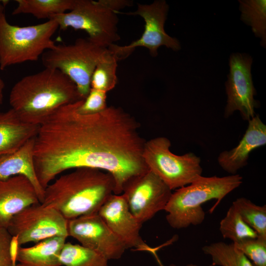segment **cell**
I'll list each match as a JSON object with an SVG mask.
<instances>
[{
	"label": "cell",
	"instance_id": "6da1fadb",
	"mask_svg": "<svg viewBox=\"0 0 266 266\" xmlns=\"http://www.w3.org/2000/svg\"><path fill=\"white\" fill-rule=\"evenodd\" d=\"M81 100L61 107L40 125L33 148L37 178L45 189L68 169L96 168L112 176L114 194L120 195L129 180L149 169L142 158L146 140L139 124L114 106L81 114L77 110Z\"/></svg>",
	"mask_w": 266,
	"mask_h": 266
},
{
	"label": "cell",
	"instance_id": "7a4b0ae2",
	"mask_svg": "<svg viewBox=\"0 0 266 266\" xmlns=\"http://www.w3.org/2000/svg\"><path fill=\"white\" fill-rule=\"evenodd\" d=\"M82 100L75 84L56 69L23 77L12 88L9 102L23 121L40 125L61 107Z\"/></svg>",
	"mask_w": 266,
	"mask_h": 266
},
{
	"label": "cell",
	"instance_id": "3957f363",
	"mask_svg": "<svg viewBox=\"0 0 266 266\" xmlns=\"http://www.w3.org/2000/svg\"><path fill=\"white\" fill-rule=\"evenodd\" d=\"M115 183L108 172L98 169H74L44 189L43 205L53 207L67 220L98 212L114 193Z\"/></svg>",
	"mask_w": 266,
	"mask_h": 266
},
{
	"label": "cell",
	"instance_id": "277c9868",
	"mask_svg": "<svg viewBox=\"0 0 266 266\" xmlns=\"http://www.w3.org/2000/svg\"><path fill=\"white\" fill-rule=\"evenodd\" d=\"M242 177L239 174L218 177L200 176L188 185L175 190L164 210L169 225L175 229L201 224L205 213L202 205L212 200H216L213 212L222 200L239 187Z\"/></svg>",
	"mask_w": 266,
	"mask_h": 266
},
{
	"label": "cell",
	"instance_id": "5b68a950",
	"mask_svg": "<svg viewBox=\"0 0 266 266\" xmlns=\"http://www.w3.org/2000/svg\"><path fill=\"white\" fill-rule=\"evenodd\" d=\"M130 0H76L69 12L52 16L62 30L68 28L85 31L96 45L108 48L120 39L117 12L131 6Z\"/></svg>",
	"mask_w": 266,
	"mask_h": 266
},
{
	"label": "cell",
	"instance_id": "8992f818",
	"mask_svg": "<svg viewBox=\"0 0 266 266\" xmlns=\"http://www.w3.org/2000/svg\"><path fill=\"white\" fill-rule=\"evenodd\" d=\"M59 28L54 20L20 27L9 24L5 13L0 17V69L28 61H36L55 45L52 37Z\"/></svg>",
	"mask_w": 266,
	"mask_h": 266
},
{
	"label": "cell",
	"instance_id": "52a82bcc",
	"mask_svg": "<svg viewBox=\"0 0 266 266\" xmlns=\"http://www.w3.org/2000/svg\"><path fill=\"white\" fill-rule=\"evenodd\" d=\"M107 50L88 38H79L71 44H56L41 59L45 68L58 69L69 78L84 100L91 90L93 73Z\"/></svg>",
	"mask_w": 266,
	"mask_h": 266
},
{
	"label": "cell",
	"instance_id": "ba28073f",
	"mask_svg": "<svg viewBox=\"0 0 266 266\" xmlns=\"http://www.w3.org/2000/svg\"><path fill=\"white\" fill-rule=\"evenodd\" d=\"M171 142L165 136L145 141L143 160L152 172L171 190L189 185L202 176L201 160L192 152L178 155L170 151Z\"/></svg>",
	"mask_w": 266,
	"mask_h": 266
},
{
	"label": "cell",
	"instance_id": "9c48e42d",
	"mask_svg": "<svg viewBox=\"0 0 266 266\" xmlns=\"http://www.w3.org/2000/svg\"><path fill=\"white\" fill-rule=\"evenodd\" d=\"M67 222L56 209L39 203L29 206L14 215L7 229L17 245L21 246L54 236L67 237Z\"/></svg>",
	"mask_w": 266,
	"mask_h": 266
},
{
	"label": "cell",
	"instance_id": "30bf717a",
	"mask_svg": "<svg viewBox=\"0 0 266 266\" xmlns=\"http://www.w3.org/2000/svg\"><path fill=\"white\" fill-rule=\"evenodd\" d=\"M169 6L164 0H157L149 4L138 3L134 12H121L129 15H138L145 22L144 32L141 37L130 44L119 46L116 44L110 46L108 49L113 53L118 60L126 58L136 47L147 48L152 57L158 55V49L165 46L174 51L180 49L179 41L168 35L164 29Z\"/></svg>",
	"mask_w": 266,
	"mask_h": 266
},
{
	"label": "cell",
	"instance_id": "8fae6325",
	"mask_svg": "<svg viewBox=\"0 0 266 266\" xmlns=\"http://www.w3.org/2000/svg\"><path fill=\"white\" fill-rule=\"evenodd\" d=\"M172 190L149 169L129 180L122 195L129 209L141 224L164 210Z\"/></svg>",
	"mask_w": 266,
	"mask_h": 266
},
{
	"label": "cell",
	"instance_id": "7c38bea8",
	"mask_svg": "<svg viewBox=\"0 0 266 266\" xmlns=\"http://www.w3.org/2000/svg\"><path fill=\"white\" fill-rule=\"evenodd\" d=\"M252 58L246 54L233 53L229 59L230 72L225 83L227 95L224 117L228 118L238 111L244 120L249 121L255 115L260 102L254 97L256 91L251 73Z\"/></svg>",
	"mask_w": 266,
	"mask_h": 266
},
{
	"label": "cell",
	"instance_id": "4fadbf2b",
	"mask_svg": "<svg viewBox=\"0 0 266 266\" xmlns=\"http://www.w3.org/2000/svg\"><path fill=\"white\" fill-rule=\"evenodd\" d=\"M68 236L81 245L95 251L108 260L120 258L127 248L98 213L68 220Z\"/></svg>",
	"mask_w": 266,
	"mask_h": 266
},
{
	"label": "cell",
	"instance_id": "5bb4252c",
	"mask_svg": "<svg viewBox=\"0 0 266 266\" xmlns=\"http://www.w3.org/2000/svg\"><path fill=\"white\" fill-rule=\"evenodd\" d=\"M98 213L127 249L148 251L150 247L143 241L139 233L142 224L131 213L123 195H111Z\"/></svg>",
	"mask_w": 266,
	"mask_h": 266
},
{
	"label": "cell",
	"instance_id": "9a60e30c",
	"mask_svg": "<svg viewBox=\"0 0 266 266\" xmlns=\"http://www.w3.org/2000/svg\"><path fill=\"white\" fill-rule=\"evenodd\" d=\"M39 203L36 191L27 177L18 175L0 179V227L7 229L14 215Z\"/></svg>",
	"mask_w": 266,
	"mask_h": 266
},
{
	"label": "cell",
	"instance_id": "2e32d148",
	"mask_svg": "<svg viewBox=\"0 0 266 266\" xmlns=\"http://www.w3.org/2000/svg\"><path fill=\"white\" fill-rule=\"evenodd\" d=\"M266 144V125L256 114L248 121L247 128L238 145L230 150L221 152L217 162L223 170L231 174H236L247 165L250 154Z\"/></svg>",
	"mask_w": 266,
	"mask_h": 266
},
{
	"label": "cell",
	"instance_id": "e0dca14e",
	"mask_svg": "<svg viewBox=\"0 0 266 266\" xmlns=\"http://www.w3.org/2000/svg\"><path fill=\"white\" fill-rule=\"evenodd\" d=\"M39 127L21 120L11 108L0 112V156L18 150L36 136Z\"/></svg>",
	"mask_w": 266,
	"mask_h": 266
},
{
	"label": "cell",
	"instance_id": "ac0fdd59",
	"mask_svg": "<svg viewBox=\"0 0 266 266\" xmlns=\"http://www.w3.org/2000/svg\"><path fill=\"white\" fill-rule=\"evenodd\" d=\"M34 138L29 140L17 151L0 156V179L18 175L27 177L34 187L41 203L44 189L38 182L34 166Z\"/></svg>",
	"mask_w": 266,
	"mask_h": 266
},
{
	"label": "cell",
	"instance_id": "d6986e66",
	"mask_svg": "<svg viewBox=\"0 0 266 266\" xmlns=\"http://www.w3.org/2000/svg\"><path fill=\"white\" fill-rule=\"evenodd\" d=\"M66 238L54 236L32 246H18L15 255L16 266H62L60 255Z\"/></svg>",
	"mask_w": 266,
	"mask_h": 266
},
{
	"label": "cell",
	"instance_id": "ffe728a7",
	"mask_svg": "<svg viewBox=\"0 0 266 266\" xmlns=\"http://www.w3.org/2000/svg\"><path fill=\"white\" fill-rule=\"evenodd\" d=\"M13 15L32 14L39 19H48L73 9L76 0H16Z\"/></svg>",
	"mask_w": 266,
	"mask_h": 266
},
{
	"label": "cell",
	"instance_id": "44dd1931",
	"mask_svg": "<svg viewBox=\"0 0 266 266\" xmlns=\"http://www.w3.org/2000/svg\"><path fill=\"white\" fill-rule=\"evenodd\" d=\"M60 260L64 266H108V260L101 254L70 242L64 244Z\"/></svg>",
	"mask_w": 266,
	"mask_h": 266
},
{
	"label": "cell",
	"instance_id": "7402d4cb",
	"mask_svg": "<svg viewBox=\"0 0 266 266\" xmlns=\"http://www.w3.org/2000/svg\"><path fill=\"white\" fill-rule=\"evenodd\" d=\"M240 19L252 28L256 37L261 39V44L266 43V0H239Z\"/></svg>",
	"mask_w": 266,
	"mask_h": 266
},
{
	"label": "cell",
	"instance_id": "603a6c76",
	"mask_svg": "<svg viewBox=\"0 0 266 266\" xmlns=\"http://www.w3.org/2000/svg\"><path fill=\"white\" fill-rule=\"evenodd\" d=\"M202 250L204 254L210 256L213 266H254L233 243L213 242L202 247Z\"/></svg>",
	"mask_w": 266,
	"mask_h": 266
},
{
	"label": "cell",
	"instance_id": "cb8c5ba5",
	"mask_svg": "<svg viewBox=\"0 0 266 266\" xmlns=\"http://www.w3.org/2000/svg\"><path fill=\"white\" fill-rule=\"evenodd\" d=\"M118 61L116 55L107 48L93 73L91 88L106 93L113 89L118 81L116 72Z\"/></svg>",
	"mask_w": 266,
	"mask_h": 266
},
{
	"label": "cell",
	"instance_id": "d4e9b609",
	"mask_svg": "<svg viewBox=\"0 0 266 266\" xmlns=\"http://www.w3.org/2000/svg\"><path fill=\"white\" fill-rule=\"evenodd\" d=\"M219 230L224 238L236 243L247 238L257 237V233L241 218L232 204L225 216L221 220Z\"/></svg>",
	"mask_w": 266,
	"mask_h": 266
},
{
	"label": "cell",
	"instance_id": "484cf974",
	"mask_svg": "<svg viewBox=\"0 0 266 266\" xmlns=\"http://www.w3.org/2000/svg\"><path fill=\"white\" fill-rule=\"evenodd\" d=\"M232 205L242 220L258 234L266 237V205H258L250 200L241 197Z\"/></svg>",
	"mask_w": 266,
	"mask_h": 266
},
{
	"label": "cell",
	"instance_id": "4316f807",
	"mask_svg": "<svg viewBox=\"0 0 266 266\" xmlns=\"http://www.w3.org/2000/svg\"><path fill=\"white\" fill-rule=\"evenodd\" d=\"M233 243L254 266H266V237L258 236Z\"/></svg>",
	"mask_w": 266,
	"mask_h": 266
},
{
	"label": "cell",
	"instance_id": "83f0119b",
	"mask_svg": "<svg viewBox=\"0 0 266 266\" xmlns=\"http://www.w3.org/2000/svg\"><path fill=\"white\" fill-rule=\"evenodd\" d=\"M107 93L91 88L87 97L81 100L78 107V112L83 115L96 114L103 111L107 107Z\"/></svg>",
	"mask_w": 266,
	"mask_h": 266
},
{
	"label": "cell",
	"instance_id": "f1b7e54d",
	"mask_svg": "<svg viewBox=\"0 0 266 266\" xmlns=\"http://www.w3.org/2000/svg\"><path fill=\"white\" fill-rule=\"evenodd\" d=\"M12 236L6 228L0 227V266H16L11 252Z\"/></svg>",
	"mask_w": 266,
	"mask_h": 266
},
{
	"label": "cell",
	"instance_id": "f546056e",
	"mask_svg": "<svg viewBox=\"0 0 266 266\" xmlns=\"http://www.w3.org/2000/svg\"><path fill=\"white\" fill-rule=\"evenodd\" d=\"M4 88V83L3 80L0 77V106L2 104L3 101Z\"/></svg>",
	"mask_w": 266,
	"mask_h": 266
},
{
	"label": "cell",
	"instance_id": "4dcf8cb0",
	"mask_svg": "<svg viewBox=\"0 0 266 266\" xmlns=\"http://www.w3.org/2000/svg\"><path fill=\"white\" fill-rule=\"evenodd\" d=\"M150 253H151L152 254L154 255V257H155L157 261L158 262L159 265L160 266H164L162 263L161 262V261H160V259L159 258V257H158V255L156 252V250L154 248H153L152 249H151L150 251ZM171 266H175L174 265H172Z\"/></svg>",
	"mask_w": 266,
	"mask_h": 266
},
{
	"label": "cell",
	"instance_id": "1f68e13d",
	"mask_svg": "<svg viewBox=\"0 0 266 266\" xmlns=\"http://www.w3.org/2000/svg\"><path fill=\"white\" fill-rule=\"evenodd\" d=\"M4 0H0V17L4 14V9L6 5L4 4Z\"/></svg>",
	"mask_w": 266,
	"mask_h": 266
}]
</instances>
